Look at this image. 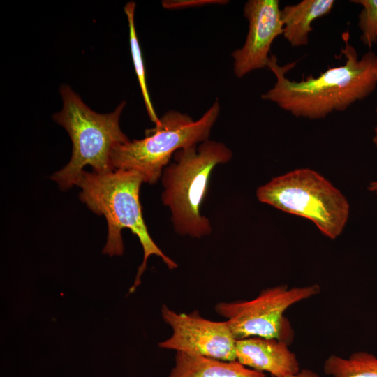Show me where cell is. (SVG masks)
<instances>
[{"label": "cell", "mask_w": 377, "mask_h": 377, "mask_svg": "<svg viewBox=\"0 0 377 377\" xmlns=\"http://www.w3.org/2000/svg\"><path fill=\"white\" fill-rule=\"evenodd\" d=\"M342 38L345 46L341 53L346 62L328 68L316 77L309 75L300 81L290 80L286 74L295 63L281 66L276 56L271 55L267 67L276 80L262 98L275 103L294 116L317 119L333 111L344 110L367 97L377 84L376 54L370 51L359 59L356 50L348 43V32H344Z\"/></svg>", "instance_id": "obj_1"}, {"label": "cell", "mask_w": 377, "mask_h": 377, "mask_svg": "<svg viewBox=\"0 0 377 377\" xmlns=\"http://www.w3.org/2000/svg\"><path fill=\"white\" fill-rule=\"evenodd\" d=\"M144 180L132 170H114L100 174L84 170L77 186L81 188L80 200L92 212L105 216L108 223V237L103 249L110 256H121L124 244L121 230L128 228L138 237L143 249V260L138 267L133 293L140 283L149 258L160 257L168 267L173 269L177 264L168 257L151 237L145 223L140 202V189Z\"/></svg>", "instance_id": "obj_2"}, {"label": "cell", "mask_w": 377, "mask_h": 377, "mask_svg": "<svg viewBox=\"0 0 377 377\" xmlns=\"http://www.w3.org/2000/svg\"><path fill=\"white\" fill-rule=\"evenodd\" d=\"M60 94L63 107L52 118L68 132L73 151L67 165L51 178L60 188L66 190L78 184L87 165L100 174L114 170L111 160L112 151L130 140L119 125L126 101L110 113L99 114L91 110L69 86L62 85Z\"/></svg>", "instance_id": "obj_3"}, {"label": "cell", "mask_w": 377, "mask_h": 377, "mask_svg": "<svg viewBox=\"0 0 377 377\" xmlns=\"http://www.w3.org/2000/svg\"><path fill=\"white\" fill-rule=\"evenodd\" d=\"M232 155L225 144L210 140L175 153L174 161L161 175V200L170 211L177 234L201 238L212 232L211 223L201 214L200 207L212 170L217 165L230 161Z\"/></svg>", "instance_id": "obj_4"}, {"label": "cell", "mask_w": 377, "mask_h": 377, "mask_svg": "<svg viewBox=\"0 0 377 377\" xmlns=\"http://www.w3.org/2000/svg\"><path fill=\"white\" fill-rule=\"evenodd\" d=\"M219 112L217 100L198 120L169 110L154 128L146 130L144 138L130 140L113 150L111 160L114 170L135 171L144 182L156 184L177 151L209 140Z\"/></svg>", "instance_id": "obj_5"}, {"label": "cell", "mask_w": 377, "mask_h": 377, "mask_svg": "<svg viewBox=\"0 0 377 377\" xmlns=\"http://www.w3.org/2000/svg\"><path fill=\"white\" fill-rule=\"evenodd\" d=\"M256 197L261 202L311 220L332 239L342 232L349 216L346 197L324 177L308 168L273 178L257 189Z\"/></svg>", "instance_id": "obj_6"}, {"label": "cell", "mask_w": 377, "mask_h": 377, "mask_svg": "<svg viewBox=\"0 0 377 377\" xmlns=\"http://www.w3.org/2000/svg\"><path fill=\"white\" fill-rule=\"evenodd\" d=\"M320 291L318 284L292 288L279 285L262 290L251 300L219 303L216 311L228 319L226 322L237 340L258 337L275 339L290 346L295 332L284 316L285 311Z\"/></svg>", "instance_id": "obj_7"}, {"label": "cell", "mask_w": 377, "mask_h": 377, "mask_svg": "<svg viewBox=\"0 0 377 377\" xmlns=\"http://www.w3.org/2000/svg\"><path fill=\"white\" fill-rule=\"evenodd\" d=\"M164 321L172 329V336L159 346L192 356L225 361L236 360V341L226 321L206 320L193 313H177L163 306Z\"/></svg>", "instance_id": "obj_8"}, {"label": "cell", "mask_w": 377, "mask_h": 377, "mask_svg": "<svg viewBox=\"0 0 377 377\" xmlns=\"http://www.w3.org/2000/svg\"><path fill=\"white\" fill-rule=\"evenodd\" d=\"M243 10L249 22L248 34L244 45L231 54L237 77L267 67L271 45L283 28L278 0H249Z\"/></svg>", "instance_id": "obj_9"}, {"label": "cell", "mask_w": 377, "mask_h": 377, "mask_svg": "<svg viewBox=\"0 0 377 377\" xmlns=\"http://www.w3.org/2000/svg\"><path fill=\"white\" fill-rule=\"evenodd\" d=\"M236 360L274 377H284L300 370L296 355L286 343L275 339L251 337L236 341Z\"/></svg>", "instance_id": "obj_10"}, {"label": "cell", "mask_w": 377, "mask_h": 377, "mask_svg": "<svg viewBox=\"0 0 377 377\" xmlns=\"http://www.w3.org/2000/svg\"><path fill=\"white\" fill-rule=\"evenodd\" d=\"M333 0H303L281 10L283 37L293 47L306 45L312 23L330 13Z\"/></svg>", "instance_id": "obj_11"}, {"label": "cell", "mask_w": 377, "mask_h": 377, "mask_svg": "<svg viewBox=\"0 0 377 377\" xmlns=\"http://www.w3.org/2000/svg\"><path fill=\"white\" fill-rule=\"evenodd\" d=\"M169 377H266L237 360L225 361L177 352Z\"/></svg>", "instance_id": "obj_12"}, {"label": "cell", "mask_w": 377, "mask_h": 377, "mask_svg": "<svg viewBox=\"0 0 377 377\" xmlns=\"http://www.w3.org/2000/svg\"><path fill=\"white\" fill-rule=\"evenodd\" d=\"M323 371L332 377H377V357L367 351L348 357L331 355L323 363Z\"/></svg>", "instance_id": "obj_13"}, {"label": "cell", "mask_w": 377, "mask_h": 377, "mask_svg": "<svg viewBox=\"0 0 377 377\" xmlns=\"http://www.w3.org/2000/svg\"><path fill=\"white\" fill-rule=\"evenodd\" d=\"M135 6V3L131 1L128 2L124 6V12L127 17L129 29V44L131 53L135 72L138 77L147 114L151 121L154 122L155 125H157L159 123L160 118L158 117L155 112L147 89L145 64L135 27L134 17Z\"/></svg>", "instance_id": "obj_14"}, {"label": "cell", "mask_w": 377, "mask_h": 377, "mask_svg": "<svg viewBox=\"0 0 377 377\" xmlns=\"http://www.w3.org/2000/svg\"><path fill=\"white\" fill-rule=\"evenodd\" d=\"M362 6L358 18L361 41L369 47L377 43V0H353Z\"/></svg>", "instance_id": "obj_15"}, {"label": "cell", "mask_w": 377, "mask_h": 377, "mask_svg": "<svg viewBox=\"0 0 377 377\" xmlns=\"http://www.w3.org/2000/svg\"><path fill=\"white\" fill-rule=\"evenodd\" d=\"M227 2L226 1L215 0H186V1H163L162 4L167 9L186 8L188 6H198L209 3H219Z\"/></svg>", "instance_id": "obj_16"}, {"label": "cell", "mask_w": 377, "mask_h": 377, "mask_svg": "<svg viewBox=\"0 0 377 377\" xmlns=\"http://www.w3.org/2000/svg\"><path fill=\"white\" fill-rule=\"evenodd\" d=\"M284 377H321V376L318 374H317L316 372L311 369H300L296 374L286 376Z\"/></svg>", "instance_id": "obj_17"}, {"label": "cell", "mask_w": 377, "mask_h": 377, "mask_svg": "<svg viewBox=\"0 0 377 377\" xmlns=\"http://www.w3.org/2000/svg\"><path fill=\"white\" fill-rule=\"evenodd\" d=\"M368 189L377 195V181L371 182L368 186Z\"/></svg>", "instance_id": "obj_18"}, {"label": "cell", "mask_w": 377, "mask_h": 377, "mask_svg": "<svg viewBox=\"0 0 377 377\" xmlns=\"http://www.w3.org/2000/svg\"><path fill=\"white\" fill-rule=\"evenodd\" d=\"M376 75H377V54H376ZM376 111L377 112V107H376ZM374 131H375V135L373 138V142L377 148V126H376Z\"/></svg>", "instance_id": "obj_19"}]
</instances>
